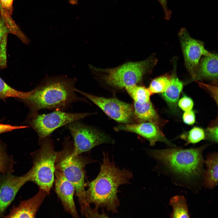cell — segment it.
<instances>
[{
  "label": "cell",
  "mask_w": 218,
  "mask_h": 218,
  "mask_svg": "<svg viewBox=\"0 0 218 218\" xmlns=\"http://www.w3.org/2000/svg\"><path fill=\"white\" fill-rule=\"evenodd\" d=\"M204 147L185 149L171 148L150 150L148 153L155 160L154 170L170 177L176 186L198 193L204 186Z\"/></svg>",
  "instance_id": "obj_1"
},
{
  "label": "cell",
  "mask_w": 218,
  "mask_h": 218,
  "mask_svg": "<svg viewBox=\"0 0 218 218\" xmlns=\"http://www.w3.org/2000/svg\"><path fill=\"white\" fill-rule=\"evenodd\" d=\"M78 79L63 75H46L40 84L30 91V95L19 99L28 108L31 114L43 109L64 111L78 102L89 103L85 98L78 96L74 91Z\"/></svg>",
  "instance_id": "obj_2"
},
{
  "label": "cell",
  "mask_w": 218,
  "mask_h": 218,
  "mask_svg": "<svg viewBox=\"0 0 218 218\" xmlns=\"http://www.w3.org/2000/svg\"><path fill=\"white\" fill-rule=\"evenodd\" d=\"M103 156L100 172L95 179L88 183V189L85 191L86 200L89 204H94L97 210L104 208L113 213H117L120 204L117 195L118 188L121 185L130 183L133 173L117 167L107 153L103 152Z\"/></svg>",
  "instance_id": "obj_3"
},
{
  "label": "cell",
  "mask_w": 218,
  "mask_h": 218,
  "mask_svg": "<svg viewBox=\"0 0 218 218\" xmlns=\"http://www.w3.org/2000/svg\"><path fill=\"white\" fill-rule=\"evenodd\" d=\"M157 59L150 56L144 60L128 61L113 68H101L89 64L91 72L100 85L114 90H122L141 84L151 72Z\"/></svg>",
  "instance_id": "obj_4"
},
{
  "label": "cell",
  "mask_w": 218,
  "mask_h": 218,
  "mask_svg": "<svg viewBox=\"0 0 218 218\" xmlns=\"http://www.w3.org/2000/svg\"><path fill=\"white\" fill-rule=\"evenodd\" d=\"M63 148L58 151L55 169L60 171L74 186L81 208V216L86 217L91 208L87 202L85 190V168L95 160L90 157L73 153V143L69 136L65 137Z\"/></svg>",
  "instance_id": "obj_5"
},
{
  "label": "cell",
  "mask_w": 218,
  "mask_h": 218,
  "mask_svg": "<svg viewBox=\"0 0 218 218\" xmlns=\"http://www.w3.org/2000/svg\"><path fill=\"white\" fill-rule=\"evenodd\" d=\"M40 147L30 154L33 165L29 171L30 181L50 193L54 180L55 163L58 151L51 136L38 141Z\"/></svg>",
  "instance_id": "obj_6"
},
{
  "label": "cell",
  "mask_w": 218,
  "mask_h": 218,
  "mask_svg": "<svg viewBox=\"0 0 218 218\" xmlns=\"http://www.w3.org/2000/svg\"><path fill=\"white\" fill-rule=\"evenodd\" d=\"M88 113H69L55 111L48 114L38 112L28 114L26 123L36 132L38 141L51 136L56 129L92 114Z\"/></svg>",
  "instance_id": "obj_7"
},
{
  "label": "cell",
  "mask_w": 218,
  "mask_h": 218,
  "mask_svg": "<svg viewBox=\"0 0 218 218\" xmlns=\"http://www.w3.org/2000/svg\"><path fill=\"white\" fill-rule=\"evenodd\" d=\"M79 121L66 125L73 139L74 154H81L99 145L111 141L105 134Z\"/></svg>",
  "instance_id": "obj_8"
},
{
  "label": "cell",
  "mask_w": 218,
  "mask_h": 218,
  "mask_svg": "<svg viewBox=\"0 0 218 218\" xmlns=\"http://www.w3.org/2000/svg\"><path fill=\"white\" fill-rule=\"evenodd\" d=\"M74 91L89 100L116 121L130 124L135 119L133 107L130 104L116 97L108 98L94 95L76 88Z\"/></svg>",
  "instance_id": "obj_9"
},
{
  "label": "cell",
  "mask_w": 218,
  "mask_h": 218,
  "mask_svg": "<svg viewBox=\"0 0 218 218\" xmlns=\"http://www.w3.org/2000/svg\"><path fill=\"white\" fill-rule=\"evenodd\" d=\"M178 35L185 65L194 80L201 56L207 55L211 53L205 49L203 42L192 38L185 28H181Z\"/></svg>",
  "instance_id": "obj_10"
},
{
  "label": "cell",
  "mask_w": 218,
  "mask_h": 218,
  "mask_svg": "<svg viewBox=\"0 0 218 218\" xmlns=\"http://www.w3.org/2000/svg\"><path fill=\"white\" fill-rule=\"evenodd\" d=\"M30 181L29 171L20 176L8 173L0 176V217L3 216L8 207L14 199L21 187Z\"/></svg>",
  "instance_id": "obj_11"
},
{
  "label": "cell",
  "mask_w": 218,
  "mask_h": 218,
  "mask_svg": "<svg viewBox=\"0 0 218 218\" xmlns=\"http://www.w3.org/2000/svg\"><path fill=\"white\" fill-rule=\"evenodd\" d=\"M54 175L55 192L64 210L73 217H79L74 200L75 192L74 186L60 171L56 169Z\"/></svg>",
  "instance_id": "obj_12"
},
{
  "label": "cell",
  "mask_w": 218,
  "mask_h": 218,
  "mask_svg": "<svg viewBox=\"0 0 218 218\" xmlns=\"http://www.w3.org/2000/svg\"><path fill=\"white\" fill-rule=\"evenodd\" d=\"M115 129L116 130L133 132L147 139L151 145H154L158 141L169 144L160 130L159 126L151 122L122 124L116 127Z\"/></svg>",
  "instance_id": "obj_13"
},
{
  "label": "cell",
  "mask_w": 218,
  "mask_h": 218,
  "mask_svg": "<svg viewBox=\"0 0 218 218\" xmlns=\"http://www.w3.org/2000/svg\"><path fill=\"white\" fill-rule=\"evenodd\" d=\"M49 194L39 188L38 193L32 198L21 201L16 206L13 207L5 218H35L37 211L45 197Z\"/></svg>",
  "instance_id": "obj_14"
},
{
  "label": "cell",
  "mask_w": 218,
  "mask_h": 218,
  "mask_svg": "<svg viewBox=\"0 0 218 218\" xmlns=\"http://www.w3.org/2000/svg\"><path fill=\"white\" fill-rule=\"evenodd\" d=\"M218 56L210 53L205 56L199 64L194 80L206 79L215 82L218 80Z\"/></svg>",
  "instance_id": "obj_15"
},
{
  "label": "cell",
  "mask_w": 218,
  "mask_h": 218,
  "mask_svg": "<svg viewBox=\"0 0 218 218\" xmlns=\"http://www.w3.org/2000/svg\"><path fill=\"white\" fill-rule=\"evenodd\" d=\"M218 154H210L204 161L206 168L205 170L204 186L205 188L212 189L218 184Z\"/></svg>",
  "instance_id": "obj_16"
},
{
  "label": "cell",
  "mask_w": 218,
  "mask_h": 218,
  "mask_svg": "<svg viewBox=\"0 0 218 218\" xmlns=\"http://www.w3.org/2000/svg\"><path fill=\"white\" fill-rule=\"evenodd\" d=\"M133 107L135 119L143 122H151L159 126V118L150 101L143 103L134 101Z\"/></svg>",
  "instance_id": "obj_17"
},
{
  "label": "cell",
  "mask_w": 218,
  "mask_h": 218,
  "mask_svg": "<svg viewBox=\"0 0 218 218\" xmlns=\"http://www.w3.org/2000/svg\"><path fill=\"white\" fill-rule=\"evenodd\" d=\"M183 87V84L176 76L170 78V84L165 91L162 93V96L171 107L176 105L180 93Z\"/></svg>",
  "instance_id": "obj_18"
},
{
  "label": "cell",
  "mask_w": 218,
  "mask_h": 218,
  "mask_svg": "<svg viewBox=\"0 0 218 218\" xmlns=\"http://www.w3.org/2000/svg\"><path fill=\"white\" fill-rule=\"evenodd\" d=\"M169 205L173 208L170 217L173 218L190 217L186 199L182 195H177L172 197L170 200Z\"/></svg>",
  "instance_id": "obj_19"
},
{
  "label": "cell",
  "mask_w": 218,
  "mask_h": 218,
  "mask_svg": "<svg viewBox=\"0 0 218 218\" xmlns=\"http://www.w3.org/2000/svg\"><path fill=\"white\" fill-rule=\"evenodd\" d=\"M125 90L134 101L143 103L150 101V92L148 88L141 84L132 86L126 88Z\"/></svg>",
  "instance_id": "obj_20"
},
{
  "label": "cell",
  "mask_w": 218,
  "mask_h": 218,
  "mask_svg": "<svg viewBox=\"0 0 218 218\" xmlns=\"http://www.w3.org/2000/svg\"><path fill=\"white\" fill-rule=\"evenodd\" d=\"M30 93V91L24 92L13 88L0 77V99L5 101L6 98L10 97L23 99L28 97Z\"/></svg>",
  "instance_id": "obj_21"
},
{
  "label": "cell",
  "mask_w": 218,
  "mask_h": 218,
  "mask_svg": "<svg viewBox=\"0 0 218 218\" xmlns=\"http://www.w3.org/2000/svg\"><path fill=\"white\" fill-rule=\"evenodd\" d=\"M13 163L12 158L6 152L5 145L0 141V174L11 173Z\"/></svg>",
  "instance_id": "obj_22"
},
{
  "label": "cell",
  "mask_w": 218,
  "mask_h": 218,
  "mask_svg": "<svg viewBox=\"0 0 218 218\" xmlns=\"http://www.w3.org/2000/svg\"><path fill=\"white\" fill-rule=\"evenodd\" d=\"M170 78L167 75L161 76L153 79L148 88L151 94L162 93L170 84Z\"/></svg>",
  "instance_id": "obj_23"
},
{
  "label": "cell",
  "mask_w": 218,
  "mask_h": 218,
  "mask_svg": "<svg viewBox=\"0 0 218 218\" xmlns=\"http://www.w3.org/2000/svg\"><path fill=\"white\" fill-rule=\"evenodd\" d=\"M205 137V133L203 129L194 127L188 133L187 138L188 143H196L204 139Z\"/></svg>",
  "instance_id": "obj_24"
},
{
  "label": "cell",
  "mask_w": 218,
  "mask_h": 218,
  "mask_svg": "<svg viewBox=\"0 0 218 218\" xmlns=\"http://www.w3.org/2000/svg\"><path fill=\"white\" fill-rule=\"evenodd\" d=\"M8 34L3 37L0 45V67L2 68H5L6 64V45Z\"/></svg>",
  "instance_id": "obj_25"
},
{
  "label": "cell",
  "mask_w": 218,
  "mask_h": 218,
  "mask_svg": "<svg viewBox=\"0 0 218 218\" xmlns=\"http://www.w3.org/2000/svg\"><path fill=\"white\" fill-rule=\"evenodd\" d=\"M178 104L183 110L187 111L191 110L193 107V102L190 98L184 95L179 100Z\"/></svg>",
  "instance_id": "obj_26"
},
{
  "label": "cell",
  "mask_w": 218,
  "mask_h": 218,
  "mask_svg": "<svg viewBox=\"0 0 218 218\" xmlns=\"http://www.w3.org/2000/svg\"><path fill=\"white\" fill-rule=\"evenodd\" d=\"M29 126H14L9 124L1 123L0 120V134L12 131L13 130L29 127Z\"/></svg>",
  "instance_id": "obj_27"
},
{
  "label": "cell",
  "mask_w": 218,
  "mask_h": 218,
  "mask_svg": "<svg viewBox=\"0 0 218 218\" xmlns=\"http://www.w3.org/2000/svg\"><path fill=\"white\" fill-rule=\"evenodd\" d=\"M207 136L211 140L218 142V126L214 125L209 127L206 130Z\"/></svg>",
  "instance_id": "obj_28"
},
{
  "label": "cell",
  "mask_w": 218,
  "mask_h": 218,
  "mask_svg": "<svg viewBox=\"0 0 218 218\" xmlns=\"http://www.w3.org/2000/svg\"><path fill=\"white\" fill-rule=\"evenodd\" d=\"M183 119L185 123L189 125L193 124L195 121L194 112L191 110L185 111L183 116Z\"/></svg>",
  "instance_id": "obj_29"
},
{
  "label": "cell",
  "mask_w": 218,
  "mask_h": 218,
  "mask_svg": "<svg viewBox=\"0 0 218 218\" xmlns=\"http://www.w3.org/2000/svg\"><path fill=\"white\" fill-rule=\"evenodd\" d=\"M10 32L8 27L7 26L4 20L0 17V45L4 36Z\"/></svg>",
  "instance_id": "obj_30"
},
{
  "label": "cell",
  "mask_w": 218,
  "mask_h": 218,
  "mask_svg": "<svg viewBox=\"0 0 218 218\" xmlns=\"http://www.w3.org/2000/svg\"><path fill=\"white\" fill-rule=\"evenodd\" d=\"M163 9L164 14V18L167 20H169L171 17L172 12L167 6V0H158Z\"/></svg>",
  "instance_id": "obj_31"
},
{
  "label": "cell",
  "mask_w": 218,
  "mask_h": 218,
  "mask_svg": "<svg viewBox=\"0 0 218 218\" xmlns=\"http://www.w3.org/2000/svg\"><path fill=\"white\" fill-rule=\"evenodd\" d=\"M14 0H0V4L7 12L11 14Z\"/></svg>",
  "instance_id": "obj_32"
},
{
  "label": "cell",
  "mask_w": 218,
  "mask_h": 218,
  "mask_svg": "<svg viewBox=\"0 0 218 218\" xmlns=\"http://www.w3.org/2000/svg\"><path fill=\"white\" fill-rule=\"evenodd\" d=\"M199 84L203 87L206 88L209 90L211 92L213 95V97H214V99L216 100L217 102V90H213L216 89V88H217V87L204 84L203 83L202 84L201 83H199Z\"/></svg>",
  "instance_id": "obj_33"
},
{
  "label": "cell",
  "mask_w": 218,
  "mask_h": 218,
  "mask_svg": "<svg viewBox=\"0 0 218 218\" xmlns=\"http://www.w3.org/2000/svg\"><path fill=\"white\" fill-rule=\"evenodd\" d=\"M68 2L72 5H77L78 2V0H68Z\"/></svg>",
  "instance_id": "obj_34"
}]
</instances>
